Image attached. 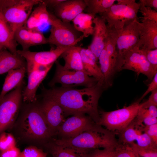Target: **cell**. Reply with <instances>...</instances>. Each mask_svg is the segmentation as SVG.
I'll return each instance as SVG.
<instances>
[{
  "label": "cell",
  "mask_w": 157,
  "mask_h": 157,
  "mask_svg": "<svg viewBox=\"0 0 157 157\" xmlns=\"http://www.w3.org/2000/svg\"><path fill=\"white\" fill-rule=\"evenodd\" d=\"M104 90L103 82L99 81L92 87L80 89L61 86H54L49 89L43 87L40 96L51 98L57 102L65 117L87 114L98 124L99 119L98 103Z\"/></svg>",
  "instance_id": "1"
},
{
  "label": "cell",
  "mask_w": 157,
  "mask_h": 157,
  "mask_svg": "<svg viewBox=\"0 0 157 157\" xmlns=\"http://www.w3.org/2000/svg\"><path fill=\"white\" fill-rule=\"evenodd\" d=\"M16 140L40 148L54 135L48 127L37 99L22 103L18 117L10 130Z\"/></svg>",
  "instance_id": "2"
},
{
  "label": "cell",
  "mask_w": 157,
  "mask_h": 157,
  "mask_svg": "<svg viewBox=\"0 0 157 157\" xmlns=\"http://www.w3.org/2000/svg\"><path fill=\"white\" fill-rule=\"evenodd\" d=\"M115 135L113 132L97 124L72 138H52L51 139L60 145L91 150L97 149L115 148L118 144Z\"/></svg>",
  "instance_id": "3"
},
{
  "label": "cell",
  "mask_w": 157,
  "mask_h": 157,
  "mask_svg": "<svg viewBox=\"0 0 157 157\" xmlns=\"http://www.w3.org/2000/svg\"><path fill=\"white\" fill-rule=\"evenodd\" d=\"M105 12L99 14L107 22L108 30L120 33L124 28L137 18L140 4L135 0H117Z\"/></svg>",
  "instance_id": "4"
},
{
  "label": "cell",
  "mask_w": 157,
  "mask_h": 157,
  "mask_svg": "<svg viewBox=\"0 0 157 157\" xmlns=\"http://www.w3.org/2000/svg\"><path fill=\"white\" fill-rule=\"evenodd\" d=\"M142 106L137 100L129 106L110 111H99L98 124L117 135L134 119Z\"/></svg>",
  "instance_id": "5"
},
{
  "label": "cell",
  "mask_w": 157,
  "mask_h": 157,
  "mask_svg": "<svg viewBox=\"0 0 157 157\" xmlns=\"http://www.w3.org/2000/svg\"><path fill=\"white\" fill-rule=\"evenodd\" d=\"M49 24L51 28L50 35L47 38L48 43L56 47L75 46L84 38L73 25L62 21L51 13Z\"/></svg>",
  "instance_id": "6"
},
{
  "label": "cell",
  "mask_w": 157,
  "mask_h": 157,
  "mask_svg": "<svg viewBox=\"0 0 157 157\" xmlns=\"http://www.w3.org/2000/svg\"><path fill=\"white\" fill-rule=\"evenodd\" d=\"M23 82L7 94L0 102V135L11 129L22 103Z\"/></svg>",
  "instance_id": "7"
},
{
  "label": "cell",
  "mask_w": 157,
  "mask_h": 157,
  "mask_svg": "<svg viewBox=\"0 0 157 157\" xmlns=\"http://www.w3.org/2000/svg\"><path fill=\"white\" fill-rule=\"evenodd\" d=\"M56 65L54 75L49 82L48 85L52 88L57 83H60L61 87L65 88H74L78 86L85 88L92 87L95 85L98 81L93 77H90L84 72L65 69L58 61Z\"/></svg>",
  "instance_id": "8"
},
{
  "label": "cell",
  "mask_w": 157,
  "mask_h": 157,
  "mask_svg": "<svg viewBox=\"0 0 157 157\" xmlns=\"http://www.w3.org/2000/svg\"><path fill=\"white\" fill-rule=\"evenodd\" d=\"M138 18L125 26L119 34L116 42L117 58L116 72L121 71L126 54L136 47L139 35Z\"/></svg>",
  "instance_id": "9"
},
{
  "label": "cell",
  "mask_w": 157,
  "mask_h": 157,
  "mask_svg": "<svg viewBox=\"0 0 157 157\" xmlns=\"http://www.w3.org/2000/svg\"><path fill=\"white\" fill-rule=\"evenodd\" d=\"M42 1V0H18L15 4L2 9L4 18L14 35L17 29L25 24L33 6Z\"/></svg>",
  "instance_id": "10"
},
{
  "label": "cell",
  "mask_w": 157,
  "mask_h": 157,
  "mask_svg": "<svg viewBox=\"0 0 157 157\" xmlns=\"http://www.w3.org/2000/svg\"><path fill=\"white\" fill-rule=\"evenodd\" d=\"M26 61L28 81L27 85L22 90V101L30 102L37 99V89L53 64L45 67L30 61Z\"/></svg>",
  "instance_id": "11"
},
{
  "label": "cell",
  "mask_w": 157,
  "mask_h": 157,
  "mask_svg": "<svg viewBox=\"0 0 157 157\" xmlns=\"http://www.w3.org/2000/svg\"><path fill=\"white\" fill-rule=\"evenodd\" d=\"M97 124L88 115H74L66 119L59 127L57 134L61 137V139L72 138Z\"/></svg>",
  "instance_id": "12"
},
{
  "label": "cell",
  "mask_w": 157,
  "mask_h": 157,
  "mask_svg": "<svg viewBox=\"0 0 157 157\" xmlns=\"http://www.w3.org/2000/svg\"><path fill=\"white\" fill-rule=\"evenodd\" d=\"M39 105L45 121L54 135L66 119L62 108L55 100L47 97L41 96Z\"/></svg>",
  "instance_id": "13"
},
{
  "label": "cell",
  "mask_w": 157,
  "mask_h": 157,
  "mask_svg": "<svg viewBox=\"0 0 157 157\" xmlns=\"http://www.w3.org/2000/svg\"><path fill=\"white\" fill-rule=\"evenodd\" d=\"M144 126L138 123L135 119L124 129L118 133V142L129 144L134 142L140 147L157 148L156 144L149 136L143 131Z\"/></svg>",
  "instance_id": "14"
},
{
  "label": "cell",
  "mask_w": 157,
  "mask_h": 157,
  "mask_svg": "<svg viewBox=\"0 0 157 157\" xmlns=\"http://www.w3.org/2000/svg\"><path fill=\"white\" fill-rule=\"evenodd\" d=\"M124 69L132 71L138 75L143 74L151 81L157 72H154L142 51L136 47L126 55L121 71Z\"/></svg>",
  "instance_id": "15"
},
{
  "label": "cell",
  "mask_w": 157,
  "mask_h": 157,
  "mask_svg": "<svg viewBox=\"0 0 157 157\" xmlns=\"http://www.w3.org/2000/svg\"><path fill=\"white\" fill-rule=\"evenodd\" d=\"M69 47H56L49 51L40 52L17 50V53L26 61L47 67L53 64L63 53Z\"/></svg>",
  "instance_id": "16"
},
{
  "label": "cell",
  "mask_w": 157,
  "mask_h": 157,
  "mask_svg": "<svg viewBox=\"0 0 157 157\" xmlns=\"http://www.w3.org/2000/svg\"><path fill=\"white\" fill-rule=\"evenodd\" d=\"M139 35L136 47L140 49H157V22L147 20L139 23Z\"/></svg>",
  "instance_id": "17"
},
{
  "label": "cell",
  "mask_w": 157,
  "mask_h": 157,
  "mask_svg": "<svg viewBox=\"0 0 157 157\" xmlns=\"http://www.w3.org/2000/svg\"><path fill=\"white\" fill-rule=\"evenodd\" d=\"M14 38L20 44L23 50H28L30 47L48 43L47 38L39 31L29 29L24 25L17 29L14 34Z\"/></svg>",
  "instance_id": "18"
},
{
  "label": "cell",
  "mask_w": 157,
  "mask_h": 157,
  "mask_svg": "<svg viewBox=\"0 0 157 157\" xmlns=\"http://www.w3.org/2000/svg\"><path fill=\"white\" fill-rule=\"evenodd\" d=\"M86 7L84 0H65L53 8L54 14L62 21L70 23Z\"/></svg>",
  "instance_id": "19"
},
{
  "label": "cell",
  "mask_w": 157,
  "mask_h": 157,
  "mask_svg": "<svg viewBox=\"0 0 157 157\" xmlns=\"http://www.w3.org/2000/svg\"><path fill=\"white\" fill-rule=\"evenodd\" d=\"M94 25L93 37L88 48L94 54L97 60L105 47L108 31L106 21L101 16H96L93 21Z\"/></svg>",
  "instance_id": "20"
},
{
  "label": "cell",
  "mask_w": 157,
  "mask_h": 157,
  "mask_svg": "<svg viewBox=\"0 0 157 157\" xmlns=\"http://www.w3.org/2000/svg\"><path fill=\"white\" fill-rule=\"evenodd\" d=\"M43 146L52 157H87L90 151L58 145L51 139Z\"/></svg>",
  "instance_id": "21"
},
{
  "label": "cell",
  "mask_w": 157,
  "mask_h": 157,
  "mask_svg": "<svg viewBox=\"0 0 157 157\" xmlns=\"http://www.w3.org/2000/svg\"><path fill=\"white\" fill-rule=\"evenodd\" d=\"M25 67V59L17 53L13 54L3 49L0 53V75L10 71Z\"/></svg>",
  "instance_id": "22"
},
{
  "label": "cell",
  "mask_w": 157,
  "mask_h": 157,
  "mask_svg": "<svg viewBox=\"0 0 157 157\" xmlns=\"http://www.w3.org/2000/svg\"><path fill=\"white\" fill-rule=\"evenodd\" d=\"M49 18L50 13L46 5L42 1L32 11L24 26L29 29L40 31L38 28L40 26L49 24Z\"/></svg>",
  "instance_id": "23"
},
{
  "label": "cell",
  "mask_w": 157,
  "mask_h": 157,
  "mask_svg": "<svg viewBox=\"0 0 157 157\" xmlns=\"http://www.w3.org/2000/svg\"><path fill=\"white\" fill-rule=\"evenodd\" d=\"M80 54L84 69L89 76L103 82V76L100 67L97 65V60L91 51L88 48H81Z\"/></svg>",
  "instance_id": "24"
},
{
  "label": "cell",
  "mask_w": 157,
  "mask_h": 157,
  "mask_svg": "<svg viewBox=\"0 0 157 157\" xmlns=\"http://www.w3.org/2000/svg\"><path fill=\"white\" fill-rule=\"evenodd\" d=\"M82 47L75 45L70 47L61 54L60 57L64 60L63 68L67 70L80 71L85 72L84 69L80 50Z\"/></svg>",
  "instance_id": "25"
},
{
  "label": "cell",
  "mask_w": 157,
  "mask_h": 157,
  "mask_svg": "<svg viewBox=\"0 0 157 157\" xmlns=\"http://www.w3.org/2000/svg\"><path fill=\"white\" fill-rule=\"evenodd\" d=\"M17 45L14 34L4 18L2 9H0V45L12 53L16 54Z\"/></svg>",
  "instance_id": "26"
},
{
  "label": "cell",
  "mask_w": 157,
  "mask_h": 157,
  "mask_svg": "<svg viewBox=\"0 0 157 157\" xmlns=\"http://www.w3.org/2000/svg\"><path fill=\"white\" fill-rule=\"evenodd\" d=\"M26 68L11 70L8 72L0 93V102L8 92L22 83Z\"/></svg>",
  "instance_id": "27"
},
{
  "label": "cell",
  "mask_w": 157,
  "mask_h": 157,
  "mask_svg": "<svg viewBox=\"0 0 157 157\" xmlns=\"http://www.w3.org/2000/svg\"><path fill=\"white\" fill-rule=\"evenodd\" d=\"M100 65V68L104 78L103 87L104 90L111 86L113 78L116 72L107 54L104 47L98 58Z\"/></svg>",
  "instance_id": "28"
},
{
  "label": "cell",
  "mask_w": 157,
  "mask_h": 157,
  "mask_svg": "<svg viewBox=\"0 0 157 157\" xmlns=\"http://www.w3.org/2000/svg\"><path fill=\"white\" fill-rule=\"evenodd\" d=\"M95 17L91 14L82 12L72 21L75 29L82 33L84 38L93 35L94 31L93 21Z\"/></svg>",
  "instance_id": "29"
},
{
  "label": "cell",
  "mask_w": 157,
  "mask_h": 157,
  "mask_svg": "<svg viewBox=\"0 0 157 157\" xmlns=\"http://www.w3.org/2000/svg\"><path fill=\"white\" fill-rule=\"evenodd\" d=\"M86 7L83 11L85 13L96 16L105 12L114 4L115 0H84Z\"/></svg>",
  "instance_id": "30"
},
{
  "label": "cell",
  "mask_w": 157,
  "mask_h": 157,
  "mask_svg": "<svg viewBox=\"0 0 157 157\" xmlns=\"http://www.w3.org/2000/svg\"><path fill=\"white\" fill-rule=\"evenodd\" d=\"M114 157H140L129 144L118 142L114 149Z\"/></svg>",
  "instance_id": "31"
},
{
  "label": "cell",
  "mask_w": 157,
  "mask_h": 157,
  "mask_svg": "<svg viewBox=\"0 0 157 157\" xmlns=\"http://www.w3.org/2000/svg\"><path fill=\"white\" fill-rule=\"evenodd\" d=\"M137 122L144 126H149L157 124V117L151 116L147 108H141L135 118Z\"/></svg>",
  "instance_id": "32"
},
{
  "label": "cell",
  "mask_w": 157,
  "mask_h": 157,
  "mask_svg": "<svg viewBox=\"0 0 157 157\" xmlns=\"http://www.w3.org/2000/svg\"><path fill=\"white\" fill-rule=\"evenodd\" d=\"M16 142L12 133L3 132L0 135V151L8 149L16 146Z\"/></svg>",
  "instance_id": "33"
},
{
  "label": "cell",
  "mask_w": 157,
  "mask_h": 157,
  "mask_svg": "<svg viewBox=\"0 0 157 157\" xmlns=\"http://www.w3.org/2000/svg\"><path fill=\"white\" fill-rule=\"evenodd\" d=\"M48 153L42 149L29 146L21 152L19 157H47Z\"/></svg>",
  "instance_id": "34"
},
{
  "label": "cell",
  "mask_w": 157,
  "mask_h": 157,
  "mask_svg": "<svg viewBox=\"0 0 157 157\" xmlns=\"http://www.w3.org/2000/svg\"><path fill=\"white\" fill-rule=\"evenodd\" d=\"M138 3L140 4L138 11L141 13L143 16L140 18L141 19V22L147 20H153L157 22V11L150 7H146L142 4Z\"/></svg>",
  "instance_id": "35"
},
{
  "label": "cell",
  "mask_w": 157,
  "mask_h": 157,
  "mask_svg": "<svg viewBox=\"0 0 157 157\" xmlns=\"http://www.w3.org/2000/svg\"><path fill=\"white\" fill-rule=\"evenodd\" d=\"M140 157H157V149L140 147L133 142L129 144Z\"/></svg>",
  "instance_id": "36"
},
{
  "label": "cell",
  "mask_w": 157,
  "mask_h": 157,
  "mask_svg": "<svg viewBox=\"0 0 157 157\" xmlns=\"http://www.w3.org/2000/svg\"><path fill=\"white\" fill-rule=\"evenodd\" d=\"M115 148L97 149L90 151L87 157H114Z\"/></svg>",
  "instance_id": "37"
},
{
  "label": "cell",
  "mask_w": 157,
  "mask_h": 157,
  "mask_svg": "<svg viewBox=\"0 0 157 157\" xmlns=\"http://www.w3.org/2000/svg\"><path fill=\"white\" fill-rule=\"evenodd\" d=\"M140 49L152 66L154 72H157V49L152 50Z\"/></svg>",
  "instance_id": "38"
},
{
  "label": "cell",
  "mask_w": 157,
  "mask_h": 157,
  "mask_svg": "<svg viewBox=\"0 0 157 157\" xmlns=\"http://www.w3.org/2000/svg\"><path fill=\"white\" fill-rule=\"evenodd\" d=\"M143 131L156 144H157V124L144 126L143 128Z\"/></svg>",
  "instance_id": "39"
},
{
  "label": "cell",
  "mask_w": 157,
  "mask_h": 157,
  "mask_svg": "<svg viewBox=\"0 0 157 157\" xmlns=\"http://www.w3.org/2000/svg\"><path fill=\"white\" fill-rule=\"evenodd\" d=\"M21 151L16 146L6 150L0 151V157H19Z\"/></svg>",
  "instance_id": "40"
},
{
  "label": "cell",
  "mask_w": 157,
  "mask_h": 157,
  "mask_svg": "<svg viewBox=\"0 0 157 157\" xmlns=\"http://www.w3.org/2000/svg\"><path fill=\"white\" fill-rule=\"evenodd\" d=\"M141 104V107L143 108H147L152 105L157 106V89L152 91L148 99Z\"/></svg>",
  "instance_id": "41"
},
{
  "label": "cell",
  "mask_w": 157,
  "mask_h": 157,
  "mask_svg": "<svg viewBox=\"0 0 157 157\" xmlns=\"http://www.w3.org/2000/svg\"><path fill=\"white\" fill-rule=\"evenodd\" d=\"M157 89V72L154 75L151 83L148 85L147 90L137 101L140 102L149 93Z\"/></svg>",
  "instance_id": "42"
},
{
  "label": "cell",
  "mask_w": 157,
  "mask_h": 157,
  "mask_svg": "<svg viewBox=\"0 0 157 157\" xmlns=\"http://www.w3.org/2000/svg\"><path fill=\"white\" fill-rule=\"evenodd\" d=\"M139 2L146 7L154 8V10L157 11V0H140Z\"/></svg>",
  "instance_id": "43"
},
{
  "label": "cell",
  "mask_w": 157,
  "mask_h": 157,
  "mask_svg": "<svg viewBox=\"0 0 157 157\" xmlns=\"http://www.w3.org/2000/svg\"><path fill=\"white\" fill-rule=\"evenodd\" d=\"M65 0H42L47 7L54 8L56 6Z\"/></svg>",
  "instance_id": "44"
},
{
  "label": "cell",
  "mask_w": 157,
  "mask_h": 157,
  "mask_svg": "<svg viewBox=\"0 0 157 157\" xmlns=\"http://www.w3.org/2000/svg\"><path fill=\"white\" fill-rule=\"evenodd\" d=\"M18 0H0V9H3L16 3Z\"/></svg>",
  "instance_id": "45"
},
{
  "label": "cell",
  "mask_w": 157,
  "mask_h": 157,
  "mask_svg": "<svg viewBox=\"0 0 157 157\" xmlns=\"http://www.w3.org/2000/svg\"><path fill=\"white\" fill-rule=\"evenodd\" d=\"M150 115L154 117H157V106H151L147 108Z\"/></svg>",
  "instance_id": "46"
},
{
  "label": "cell",
  "mask_w": 157,
  "mask_h": 157,
  "mask_svg": "<svg viewBox=\"0 0 157 157\" xmlns=\"http://www.w3.org/2000/svg\"><path fill=\"white\" fill-rule=\"evenodd\" d=\"M3 48H3L0 45V53L1 52L2 49Z\"/></svg>",
  "instance_id": "47"
}]
</instances>
